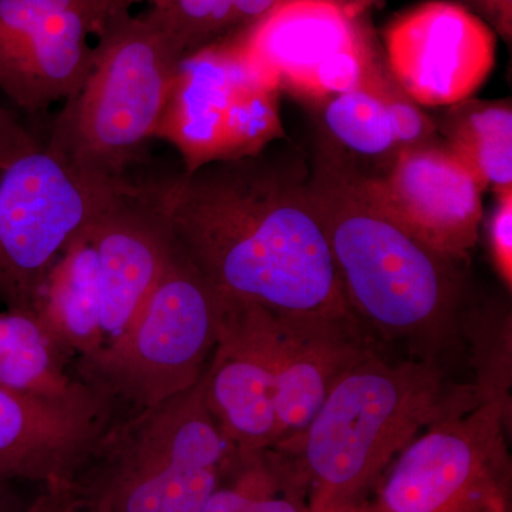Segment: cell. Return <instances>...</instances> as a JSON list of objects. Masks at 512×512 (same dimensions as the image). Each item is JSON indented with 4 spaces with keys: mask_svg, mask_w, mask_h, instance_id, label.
I'll return each mask as SVG.
<instances>
[{
    "mask_svg": "<svg viewBox=\"0 0 512 512\" xmlns=\"http://www.w3.org/2000/svg\"><path fill=\"white\" fill-rule=\"evenodd\" d=\"M305 188L353 315L379 345L448 367L466 348L468 262L403 227L335 148H322Z\"/></svg>",
    "mask_w": 512,
    "mask_h": 512,
    "instance_id": "7a4b0ae2",
    "label": "cell"
},
{
    "mask_svg": "<svg viewBox=\"0 0 512 512\" xmlns=\"http://www.w3.org/2000/svg\"><path fill=\"white\" fill-rule=\"evenodd\" d=\"M87 228L50 269L33 312L72 362L103 345L99 265Z\"/></svg>",
    "mask_w": 512,
    "mask_h": 512,
    "instance_id": "ac0fdd59",
    "label": "cell"
},
{
    "mask_svg": "<svg viewBox=\"0 0 512 512\" xmlns=\"http://www.w3.org/2000/svg\"><path fill=\"white\" fill-rule=\"evenodd\" d=\"M70 363L35 313H0V387L29 396H72L86 386Z\"/></svg>",
    "mask_w": 512,
    "mask_h": 512,
    "instance_id": "d6986e66",
    "label": "cell"
},
{
    "mask_svg": "<svg viewBox=\"0 0 512 512\" xmlns=\"http://www.w3.org/2000/svg\"><path fill=\"white\" fill-rule=\"evenodd\" d=\"M43 146L42 141L20 123L9 110L0 106V170Z\"/></svg>",
    "mask_w": 512,
    "mask_h": 512,
    "instance_id": "d4e9b609",
    "label": "cell"
},
{
    "mask_svg": "<svg viewBox=\"0 0 512 512\" xmlns=\"http://www.w3.org/2000/svg\"><path fill=\"white\" fill-rule=\"evenodd\" d=\"M444 146L476 175L484 191L512 190L510 100L461 101L436 123Z\"/></svg>",
    "mask_w": 512,
    "mask_h": 512,
    "instance_id": "ffe728a7",
    "label": "cell"
},
{
    "mask_svg": "<svg viewBox=\"0 0 512 512\" xmlns=\"http://www.w3.org/2000/svg\"><path fill=\"white\" fill-rule=\"evenodd\" d=\"M473 382L448 367L382 349L346 373L301 436L274 450L295 464L309 512H352L424 430L476 409Z\"/></svg>",
    "mask_w": 512,
    "mask_h": 512,
    "instance_id": "3957f363",
    "label": "cell"
},
{
    "mask_svg": "<svg viewBox=\"0 0 512 512\" xmlns=\"http://www.w3.org/2000/svg\"><path fill=\"white\" fill-rule=\"evenodd\" d=\"M39 495L30 503L28 512H104L73 490L69 483L40 487Z\"/></svg>",
    "mask_w": 512,
    "mask_h": 512,
    "instance_id": "484cf974",
    "label": "cell"
},
{
    "mask_svg": "<svg viewBox=\"0 0 512 512\" xmlns=\"http://www.w3.org/2000/svg\"><path fill=\"white\" fill-rule=\"evenodd\" d=\"M366 184L403 227L443 254L470 262L483 221L484 190L443 141L400 151Z\"/></svg>",
    "mask_w": 512,
    "mask_h": 512,
    "instance_id": "9a60e30c",
    "label": "cell"
},
{
    "mask_svg": "<svg viewBox=\"0 0 512 512\" xmlns=\"http://www.w3.org/2000/svg\"><path fill=\"white\" fill-rule=\"evenodd\" d=\"M173 238V237H171ZM221 299L173 241V251L138 318L70 365L106 399L119 421L192 389L220 339Z\"/></svg>",
    "mask_w": 512,
    "mask_h": 512,
    "instance_id": "8992f818",
    "label": "cell"
},
{
    "mask_svg": "<svg viewBox=\"0 0 512 512\" xmlns=\"http://www.w3.org/2000/svg\"><path fill=\"white\" fill-rule=\"evenodd\" d=\"M202 382L208 409L235 456L251 457L276 447L279 419L274 372L258 346L224 313L220 339Z\"/></svg>",
    "mask_w": 512,
    "mask_h": 512,
    "instance_id": "2e32d148",
    "label": "cell"
},
{
    "mask_svg": "<svg viewBox=\"0 0 512 512\" xmlns=\"http://www.w3.org/2000/svg\"><path fill=\"white\" fill-rule=\"evenodd\" d=\"M383 53L394 82L424 107L471 99L497 59V36L458 0H427L383 30Z\"/></svg>",
    "mask_w": 512,
    "mask_h": 512,
    "instance_id": "7c38bea8",
    "label": "cell"
},
{
    "mask_svg": "<svg viewBox=\"0 0 512 512\" xmlns=\"http://www.w3.org/2000/svg\"><path fill=\"white\" fill-rule=\"evenodd\" d=\"M116 423L114 407L89 387L66 397L0 387V481L69 483Z\"/></svg>",
    "mask_w": 512,
    "mask_h": 512,
    "instance_id": "5bb4252c",
    "label": "cell"
},
{
    "mask_svg": "<svg viewBox=\"0 0 512 512\" xmlns=\"http://www.w3.org/2000/svg\"><path fill=\"white\" fill-rule=\"evenodd\" d=\"M464 342L471 346L481 403H497L511 412V316L473 308L467 313Z\"/></svg>",
    "mask_w": 512,
    "mask_h": 512,
    "instance_id": "603a6c76",
    "label": "cell"
},
{
    "mask_svg": "<svg viewBox=\"0 0 512 512\" xmlns=\"http://www.w3.org/2000/svg\"><path fill=\"white\" fill-rule=\"evenodd\" d=\"M143 178L101 180L45 146L0 170V302L9 311L35 312L67 245Z\"/></svg>",
    "mask_w": 512,
    "mask_h": 512,
    "instance_id": "ba28073f",
    "label": "cell"
},
{
    "mask_svg": "<svg viewBox=\"0 0 512 512\" xmlns=\"http://www.w3.org/2000/svg\"><path fill=\"white\" fill-rule=\"evenodd\" d=\"M511 412L480 403L424 430L352 512H511Z\"/></svg>",
    "mask_w": 512,
    "mask_h": 512,
    "instance_id": "9c48e42d",
    "label": "cell"
},
{
    "mask_svg": "<svg viewBox=\"0 0 512 512\" xmlns=\"http://www.w3.org/2000/svg\"><path fill=\"white\" fill-rule=\"evenodd\" d=\"M96 32L90 0H0V93L39 120L86 79Z\"/></svg>",
    "mask_w": 512,
    "mask_h": 512,
    "instance_id": "4fadbf2b",
    "label": "cell"
},
{
    "mask_svg": "<svg viewBox=\"0 0 512 512\" xmlns=\"http://www.w3.org/2000/svg\"><path fill=\"white\" fill-rule=\"evenodd\" d=\"M20 484L5 483L0 481V512H28L32 500H28L22 491Z\"/></svg>",
    "mask_w": 512,
    "mask_h": 512,
    "instance_id": "f1b7e54d",
    "label": "cell"
},
{
    "mask_svg": "<svg viewBox=\"0 0 512 512\" xmlns=\"http://www.w3.org/2000/svg\"><path fill=\"white\" fill-rule=\"evenodd\" d=\"M264 153L157 174L175 245L222 302L278 315L350 311L305 180Z\"/></svg>",
    "mask_w": 512,
    "mask_h": 512,
    "instance_id": "6da1fadb",
    "label": "cell"
},
{
    "mask_svg": "<svg viewBox=\"0 0 512 512\" xmlns=\"http://www.w3.org/2000/svg\"><path fill=\"white\" fill-rule=\"evenodd\" d=\"M493 30L495 36L511 46L512 0H458Z\"/></svg>",
    "mask_w": 512,
    "mask_h": 512,
    "instance_id": "4316f807",
    "label": "cell"
},
{
    "mask_svg": "<svg viewBox=\"0 0 512 512\" xmlns=\"http://www.w3.org/2000/svg\"><path fill=\"white\" fill-rule=\"evenodd\" d=\"M234 458L201 377L187 392L114 424L69 484L104 512H201Z\"/></svg>",
    "mask_w": 512,
    "mask_h": 512,
    "instance_id": "5b68a950",
    "label": "cell"
},
{
    "mask_svg": "<svg viewBox=\"0 0 512 512\" xmlns=\"http://www.w3.org/2000/svg\"><path fill=\"white\" fill-rule=\"evenodd\" d=\"M238 36L281 92L313 104L355 89L383 53L366 10L346 0H281Z\"/></svg>",
    "mask_w": 512,
    "mask_h": 512,
    "instance_id": "30bf717a",
    "label": "cell"
},
{
    "mask_svg": "<svg viewBox=\"0 0 512 512\" xmlns=\"http://www.w3.org/2000/svg\"><path fill=\"white\" fill-rule=\"evenodd\" d=\"M201 512H309V507L291 458L266 450L237 458Z\"/></svg>",
    "mask_w": 512,
    "mask_h": 512,
    "instance_id": "44dd1931",
    "label": "cell"
},
{
    "mask_svg": "<svg viewBox=\"0 0 512 512\" xmlns=\"http://www.w3.org/2000/svg\"><path fill=\"white\" fill-rule=\"evenodd\" d=\"M320 106L326 130L338 146L356 157L384 161L387 167L400 151L437 140L436 121L394 82L384 53L355 89Z\"/></svg>",
    "mask_w": 512,
    "mask_h": 512,
    "instance_id": "e0dca14e",
    "label": "cell"
},
{
    "mask_svg": "<svg viewBox=\"0 0 512 512\" xmlns=\"http://www.w3.org/2000/svg\"><path fill=\"white\" fill-rule=\"evenodd\" d=\"M94 36L92 69L63 101L43 146L80 173L136 180L185 55L151 9L110 16Z\"/></svg>",
    "mask_w": 512,
    "mask_h": 512,
    "instance_id": "277c9868",
    "label": "cell"
},
{
    "mask_svg": "<svg viewBox=\"0 0 512 512\" xmlns=\"http://www.w3.org/2000/svg\"><path fill=\"white\" fill-rule=\"evenodd\" d=\"M346 2L355 6L357 9L366 10L367 12V10L372 8V6L375 5L376 2H379V0H346Z\"/></svg>",
    "mask_w": 512,
    "mask_h": 512,
    "instance_id": "f546056e",
    "label": "cell"
},
{
    "mask_svg": "<svg viewBox=\"0 0 512 512\" xmlns=\"http://www.w3.org/2000/svg\"><path fill=\"white\" fill-rule=\"evenodd\" d=\"M138 3H150L151 8H157V6L163 5L165 0H90L97 30H99L101 23L110 16L130 12V9Z\"/></svg>",
    "mask_w": 512,
    "mask_h": 512,
    "instance_id": "83f0119b",
    "label": "cell"
},
{
    "mask_svg": "<svg viewBox=\"0 0 512 512\" xmlns=\"http://www.w3.org/2000/svg\"><path fill=\"white\" fill-rule=\"evenodd\" d=\"M281 0H165L156 13L184 55L244 32Z\"/></svg>",
    "mask_w": 512,
    "mask_h": 512,
    "instance_id": "7402d4cb",
    "label": "cell"
},
{
    "mask_svg": "<svg viewBox=\"0 0 512 512\" xmlns=\"http://www.w3.org/2000/svg\"><path fill=\"white\" fill-rule=\"evenodd\" d=\"M222 312L258 346L274 372L279 419L274 448L298 439L339 380L382 349L352 311L278 315L224 302Z\"/></svg>",
    "mask_w": 512,
    "mask_h": 512,
    "instance_id": "8fae6325",
    "label": "cell"
},
{
    "mask_svg": "<svg viewBox=\"0 0 512 512\" xmlns=\"http://www.w3.org/2000/svg\"><path fill=\"white\" fill-rule=\"evenodd\" d=\"M488 247L495 272L508 291L512 286V190L495 192V207L487 224Z\"/></svg>",
    "mask_w": 512,
    "mask_h": 512,
    "instance_id": "cb8c5ba5",
    "label": "cell"
},
{
    "mask_svg": "<svg viewBox=\"0 0 512 512\" xmlns=\"http://www.w3.org/2000/svg\"><path fill=\"white\" fill-rule=\"evenodd\" d=\"M281 90L237 35L178 64L156 140L173 146L183 173L258 156L285 136Z\"/></svg>",
    "mask_w": 512,
    "mask_h": 512,
    "instance_id": "52a82bcc",
    "label": "cell"
}]
</instances>
